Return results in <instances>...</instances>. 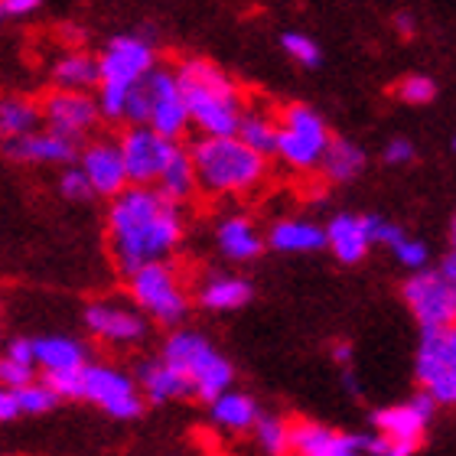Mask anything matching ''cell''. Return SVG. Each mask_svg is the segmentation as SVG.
<instances>
[{
	"instance_id": "1",
	"label": "cell",
	"mask_w": 456,
	"mask_h": 456,
	"mask_svg": "<svg viewBox=\"0 0 456 456\" xmlns=\"http://www.w3.org/2000/svg\"><path fill=\"white\" fill-rule=\"evenodd\" d=\"M186 222L180 202L167 200L157 186L127 183L108 206V248L124 277L153 261H170L183 245Z\"/></svg>"
},
{
	"instance_id": "2",
	"label": "cell",
	"mask_w": 456,
	"mask_h": 456,
	"mask_svg": "<svg viewBox=\"0 0 456 456\" xmlns=\"http://www.w3.org/2000/svg\"><path fill=\"white\" fill-rule=\"evenodd\" d=\"M176 72V86L183 92V105L190 114V127L202 137H228L238 127V114L245 108V92L225 69L202 56L183 59Z\"/></svg>"
},
{
	"instance_id": "3",
	"label": "cell",
	"mask_w": 456,
	"mask_h": 456,
	"mask_svg": "<svg viewBox=\"0 0 456 456\" xmlns=\"http://www.w3.org/2000/svg\"><path fill=\"white\" fill-rule=\"evenodd\" d=\"M200 192L209 196H248L265 186L267 157L251 151L235 134L228 137H202L190 147Z\"/></svg>"
},
{
	"instance_id": "4",
	"label": "cell",
	"mask_w": 456,
	"mask_h": 456,
	"mask_svg": "<svg viewBox=\"0 0 456 456\" xmlns=\"http://www.w3.org/2000/svg\"><path fill=\"white\" fill-rule=\"evenodd\" d=\"M46 381L59 391V398L88 401L98 411H105L108 418H118V420L141 418L143 404H147L137 379L121 369H114V365L86 362L82 369L66 371V375H53Z\"/></svg>"
},
{
	"instance_id": "5",
	"label": "cell",
	"mask_w": 456,
	"mask_h": 456,
	"mask_svg": "<svg viewBox=\"0 0 456 456\" xmlns=\"http://www.w3.org/2000/svg\"><path fill=\"white\" fill-rule=\"evenodd\" d=\"M160 355L190 381V395L200 401H212L216 395L232 388L235 369L232 362L212 346L200 330H183L173 326V333L163 342Z\"/></svg>"
},
{
	"instance_id": "6",
	"label": "cell",
	"mask_w": 456,
	"mask_h": 456,
	"mask_svg": "<svg viewBox=\"0 0 456 456\" xmlns=\"http://www.w3.org/2000/svg\"><path fill=\"white\" fill-rule=\"evenodd\" d=\"M124 121L147 124L157 134L180 141L190 131V114L183 105V92L176 86V72L163 66H153L147 76L131 86L127 105H124Z\"/></svg>"
},
{
	"instance_id": "7",
	"label": "cell",
	"mask_w": 456,
	"mask_h": 456,
	"mask_svg": "<svg viewBox=\"0 0 456 456\" xmlns=\"http://www.w3.org/2000/svg\"><path fill=\"white\" fill-rule=\"evenodd\" d=\"M127 294L147 320L170 326V330L180 326L190 314L186 277L170 261H153V265H143L134 274H127Z\"/></svg>"
},
{
	"instance_id": "8",
	"label": "cell",
	"mask_w": 456,
	"mask_h": 456,
	"mask_svg": "<svg viewBox=\"0 0 456 456\" xmlns=\"http://www.w3.org/2000/svg\"><path fill=\"white\" fill-rule=\"evenodd\" d=\"M437 411V401L428 391H418L411 401L391 404V408L375 411V434L365 437L362 453L369 456H414L420 440L428 434V424Z\"/></svg>"
},
{
	"instance_id": "9",
	"label": "cell",
	"mask_w": 456,
	"mask_h": 456,
	"mask_svg": "<svg viewBox=\"0 0 456 456\" xmlns=\"http://www.w3.org/2000/svg\"><path fill=\"white\" fill-rule=\"evenodd\" d=\"M281 118V131H277V151L274 157L284 163L287 170L294 173H314L320 170V160L330 143V127L320 114L310 105H287L284 111H277Z\"/></svg>"
},
{
	"instance_id": "10",
	"label": "cell",
	"mask_w": 456,
	"mask_h": 456,
	"mask_svg": "<svg viewBox=\"0 0 456 456\" xmlns=\"http://www.w3.org/2000/svg\"><path fill=\"white\" fill-rule=\"evenodd\" d=\"M414 379L437 408H456V323L420 336Z\"/></svg>"
},
{
	"instance_id": "11",
	"label": "cell",
	"mask_w": 456,
	"mask_h": 456,
	"mask_svg": "<svg viewBox=\"0 0 456 456\" xmlns=\"http://www.w3.org/2000/svg\"><path fill=\"white\" fill-rule=\"evenodd\" d=\"M401 297L424 333L456 323V281H450L440 267L437 271H428V267L411 271V277L401 287Z\"/></svg>"
},
{
	"instance_id": "12",
	"label": "cell",
	"mask_w": 456,
	"mask_h": 456,
	"mask_svg": "<svg viewBox=\"0 0 456 456\" xmlns=\"http://www.w3.org/2000/svg\"><path fill=\"white\" fill-rule=\"evenodd\" d=\"M157 66V49H153L151 37L141 33H121L111 37L98 56V72L102 82L98 86H114V88H131L137 86L151 69Z\"/></svg>"
},
{
	"instance_id": "13",
	"label": "cell",
	"mask_w": 456,
	"mask_h": 456,
	"mask_svg": "<svg viewBox=\"0 0 456 456\" xmlns=\"http://www.w3.org/2000/svg\"><path fill=\"white\" fill-rule=\"evenodd\" d=\"M176 143L180 141L163 137V134H157L147 124H131L118 137L127 183H134V186H153L157 176L163 173V167H167V160H170V153L176 151Z\"/></svg>"
},
{
	"instance_id": "14",
	"label": "cell",
	"mask_w": 456,
	"mask_h": 456,
	"mask_svg": "<svg viewBox=\"0 0 456 456\" xmlns=\"http://www.w3.org/2000/svg\"><path fill=\"white\" fill-rule=\"evenodd\" d=\"M39 111H43V124L49 131L72 137V141H82L102 121L95 95L92 92H72V88H53L39 102Z\"/></svg>"
},
{
	"instance_id": "15",
	"label": "cell",
	"mask_w": 456,
	"mask_h": 456,
	"mask_svg": "<svg viewBox=\"0 0 456 456\" xmlns=\"http://www.w3.org/2000/svg\"><path fill=\"white\" fill-rule=\"evenodd\" d=\"M86 326L95 339L108 346H137L147 339V316L121 300H95L86 306Z\"/></svg>"
},
{
	"instance_id": "16",
	"label": "cell",
	"mask_w": 456,
	"mask_h": 456,
	"mask_svg": "<svg viewBox=\"0 0 456 456\" xmlns=\"http://www.w3.org/2000/svg\"><path fill=\"white\" fill-rule=\"evenodd\" d=\"M78 167L82 173L88 176L92 183V190L95 196H118V192L127 186V170H124V157H121V147L118 141H108V137H98V141L86 143L82 151H78Z\"/></svg>"
},
{
	"instance_id": "17",
	"label": "cell",
	"mask_w": 456,
	"mask_h": 456,
	"mask_svg": "<svg viewBox=\"0 0 456 456\" xmlns=\"http://www.w3.org/2000/svg\"><path fill=\"white\" fill-rule=\"evenodd\" d=\"M0 151L7 153L10 160L17 163H39V167H53V163H76L78 160V141L62 137V134L49 131V127H37V131L4 141Z\"/></svg>"
},
{
	"instance_id": "18",
	"label": "cell",
	"mask_w": 456,
	"mask_h": 456,
	"mask_svg": "<svg viewBox=\"0 0 456 456\" xmlns=\"http://www.w3.org/2000/svg\"><path fill=\"white\" fill-rule=\"evenodd\" d=\"M137 385H141V395L151 404H170V401L192 398L190 395V381L183 379L180 371L173 369L170 362L157 355V359H143L137 365Z\"/></svg>"
},
{
	"instance_id": "19",
	"label": "cell",
	"mask_w": 456,
	"mask_h": 456,
	"mask_svg": "<svg viewBox=\"0 0 456 456\" xmlns=\"http://www.w3.org/2000/svg\"><path fill=\"white\" fill-rule=\"evenodd\" d=\"M33 359H37V369L46 379H53V375L82 369L88 362V349L86 342L72 339V336H39L33 339Z\"/></svg>"
},
{
	"instance_id": "20",
	"label": "cell",
	"mask_w": 456,
	"mask_h": 456,
	"mask_svg": "<svg viewBox=\"0 0 456 456\" xmlns=\"http://www.w3.org/2000/svg\"><path fill=\"white\" fill-rule=\"evenodd\" d=\"M326 248L333 251V257L342 261V265H359L371 248L365 219H362V216H352V212L333 216V222L326 225Z\"/></svg>"
},
{
	"instance_id": "21",
	"label": "cell",
	"mask_w": 456,
	"mask_h": 456,
	"mask_svg": "<svg viewBox=\"0 0 456 456\" xmlns=\"http://www.w3.org/2000/svg\"><path fill=\"white\" fill-rule=\"evenodd\" d=\"M216 245L228 261H255L265 251V235L257 232V225L248 216H225L216 228Z\"/></svg>"
},
{
	"instance_id": "22",
	"label": "cell",
	"mask_w": 456,
	"mask_h": 456,
	"mask_svg": "<svg viewBox=\"0 0 456 456\" xmlns=\"http://www.w3.org/2000/svg\"><path fill=\"white\" fill-rule=\"evenodd\" d=\"M277 131H281V118H277V111L245 102V108H241V114H238V127H235L238 141H245L251 151L265 153V157H274Z\"/></svg>"
},
{
	"instance_id": "23",
	"label": "cell",
	"mask_w": 456,
	"mask_h": 456,
	"mask_svg": "<svg viewBox=\"0 0 456 456\" xmlns=\"http://www.w3.org/2000/svg\"><path fill=\"white\" fill-rule=\"evenodd\" d=\"M265 241L284 255H310V251L326 248V228L310 219H281L271 225Z\"/></svg>"
},
{
	"instance_id": "24",
	"label": "cell",
	"mask_w": 456,
	"mask_h": 456,
	"mask_svg": "<svg viewBox=\"0 0 456 456\" xmlns=\"http://www.w3.org/2000/svg\"><path fill=\"white\" fill-rule=\"evenodd\" d=\"M251 284L238 274H209L196 290L200 306L212 310V314H228V310H241L251 300Z\"/></svg>"
},
{
	"instance_id": "25",
	"label": "cell",
	"mask_w": 456,
	"mask_h": 456,
	"mask_svg": "<svg viewBox=\"0 0 456 456\" xmlns=\"http://www.w3.org/2000/svg\"><path fill=\"white\" fill-rule=\"evenodd\" d=\"M157 190L167 196V200L173 202H190L196 192H200V180H196V167H192V157L186 147H180L176 143V151L170 153V160H167V167H163V173L157 176V183H153Z\"/></svg>"
},
{
	"instance_id": "26",
	"label": "cell",
	"mask_w": 456,
	"mask_h": 456,
	"mask_svg": "<svg viewBox=\"0 0 456 456\" xmlns=\"http://www.w3.org/2000/svg\"><path fill=\"white\" fill-rule=\"evenodd\" d=\"M209 414L222 430L241 434V430L255 428V420H257V414H261V411H257V404H255V398H251V395L228 388V391H222V395H216V398L209 401Z\"/></svg>"
},
{
	"instance_id": "27",
	"label": "cell",
	"mask_w": 456,
	"mask_h": 456,
	"mask_svg": "<svg viewBox=\"0 0 456 456\" xmlns=\"http://www.w3.org/2000/svg\"><path fill=\"white\" fill-rule=\"evenodd\" d=\"M53 82H56V88L92 92V88H98V82H102L98 56H92L86 49H69L66 56L56 59V66H53Z\"/></svg>"
},
{
	"instance_id": "28",
	"label": "cell",
	"mask_w": 456,
	"mask_h": 456,
	"mask_svg": "<svg viewBox=\"0 0 456 456\" xmlns=\"http://www.w3.org/2000/svg\"><path fill=\"white\" fill-rule=\"evenodd\" d=\"M365 170V151L346 137H330L326 153L320 160V173L326 183H352Z\"/></svg>"
},
{
	"instance_id": "29",
	"label": "cell",
	"mask_w": 456,
	"mask_h": 456,
	"mask_svg": "<svg viewBox=\"0 0 456 456\" xmlns=\"http://www.w3.org/2000/svg\"><path fill=\"white\" fill-rule=\"evenodd\" d=\"M43 124V111L37 102L23 95H0V143L23 137Z\"/></svg>"
},
{
	"instance_id": "30",
	"label": "cell",
	"mask_w": 456,
	"mask_h": 456,
	"mask_svg": "<svg viewBox=\"0 0 456 456\" xmlns=\"http://www.w3.org/2000/svg\"><path fill=\"white\" fill-rule=\"evenodd\" d=\"M346 437L349 434L316 424V420H297V424H290V453H314V450L339 447Z\"/></svg>"
},
{
	"instance_id": "31",
	"label": "cell",
	"mask_w": 456,
	"mask_h": 456,
	"mask_svg": "<svg viewBox=\"0 0 456 456\" xmlns=\"http://www.w3.org/2000/svg\"><path fill=\"white\" fill-rule=\"evenodd\" d=\"M255 440L267 456H290V424L277 414H257Z\"/></svg>"
},
{
	"instance_id": "32",
	"label": "cell",
	"mask_w": 456,
	"mask_h": 456,
	"mask_svg": "<svg viewBox=\"0 0 456 456\" xmlns=\"http://www.w3.org/2000/svg\"><path fill=\"white\" fill-rule=\"evenodd\" d=\"M13 395H17V408H20V414H49V411L56 408L59 401V391L49 385L46 379L39 381V379H33V381H27V385H20V388H13Z\"/></svg>"
},
{
	"instance_id": "33",
	"label": "cell",
	"mask_w": 456,
	"mask_h": 456,
	"mask_svg": "<svg viewBox=\"0 0 456 456\" xmlns=\"http://www.w3.org/2000/svg\"><path fill=\"white\" fill-rule=\"evenodd\" d=\"M395 98H398L401 105H411V108L430 105L437 98V82L430 76H404L395 86Z\"/></svg>"
},
{
	"instance_id": "34",
	"label": "cell",
	"mask_w": 456,
	"mask_h": 456,
	"mask_svg": "<svg viewBox=\"0 0 456 456\" xmlns=\"http://www.w3.org/2000/svg\"><path fill=\"white\" fill-rule=\"evenodd\" d=\"M281 46H284V53L294 59V62H300V66H306V69H316L320 66V59H323L320 46H316L306 33H284Z\"/></svg>"
},
{
	"instance_id": "35",
	"label": "cell",
	"mask_w": 456,
	"mask_h": 456,
	"mask_svg": "<svg viewBox=\"0 0 456 456\" xmlns=\"http://www.w3.org/2000/svg\"><path fill=\"white\" fill-rule=\"evenodd\" d=\"M59 192H62V200H69V202H88L95 196L92 183H88V176L82 173L78 163L76 167L69 163L66 170H62V176H59Z\"/></svg>"
},
{
	"instance_id": "36",
	"label": "cell",
	"mask_w": 456,
	"mask_h": 456,
	"mask_svg": "<svg viewBox=\"0 0 456 456\" xmlns=\"http://www.w3.org/2000/svg\"><path fill=\"white\" fill-rule=\"evenodd\" d=\"M37 379V365H29V362H20L13 355H0V385H7V388H20V385H27V381Z\"/></svg>"
},
{
	"instance_id": "37",
	"label": "cell",
	"mask_w": 456,
	"mask_h": 456,
	"mask_svg": "<svg viewBox=\"0 0 456 456\" xmlns=\"http://www.w3.org/2000/svg\"><path fill=\"white\" fill-rule=\"evenodd\" d=\"M391 251H395V257H398L408 271H420V267H428V261H430L428 245H424V241H418V238H408V235L401 238Z\"/></svg>"
},
{
	"instance_id": "38",
	"label": "cell",
	"mask_w": 456,
	"mask_h": 456,
	"mask_svg": "<svg viewBox=\"0 0 456 456\" xmlns=\"http://www.w3.org/2000/svg\"><path fill=\"white\" fill-rule=\"evenodd\" d=\"M365 219V228H369V238L371 245H388L395 248L404 238V228L395 225V222H385L381 216H362Z\"/></svg>"
},
{
	"instance_id": "39",
	"label": "cell",
	"mask_w": 456,
	"mask_h": 456,
	"mask_svg": "<svg viewBox=\"0 0 456 456\" xmlns=\"http://www.w3.org/2000/svg\"><path fill=\"white\" fill-rule=\"evenodd\" d=\"M43 7V0H0V27L4 23H13V20H23L29 13H37Z\"/></svg>"
},
{
	"instance_id": "40",
	"label": "cell",
	"mask_w": 456,
	"mask_h": 456,
	"mask_svg": "<svg viewBox=\"0 0 456 456\" xmlns=\"http://www.w3.org/2000/svg\"><path fill=\"white\" fill-rule=\"evenodd\" d=\"M362 444H365V437H359V434H349L339 447L314 450V453H294V456H362Z\"/></svg>"
},
{
	"instance_id": "41",
	"label": "cell",
	"mask_w": 456,
	"mask_h": 456,
	"mask_svg": "<svg viewBox=\"0 0 456 456\" xmlns=\"http://www.w3.org/2000/svg\"><path fill=\"white\" fill-rule=\"evenodd\" d=\"M414 143L404 141V137H395V141L385 147V163H391V167H401V163H411L414 160Z\"/></svg>"
},
{
	"instance_id": "42",
	"label": "cell",
	"mask_w": 456,
	"mask_h": 456,
	"mask_svg": "<svg viewBox=\"0 0 456 456\" xmlns=\"http://www.w3.org/2000/svg\"><path fill=\"white\" fill-rule=\"evenodd\" d=\"M13 418H20L17 395H13V388L0 385V424H7V420H13Z\"/></svg>"
},
{
	"instance_id": "43",
	"label": "cell",
	"mask_w": 456,
	"mask_h": 456,
	"mask_svg": "<svg viewBox=\"0 0 456 456\" xmlns=\"http://www.w3.org/2000/svg\"><path fill=\"white\" fill-rule=\"evenodd\" d=\"M7 355H13V359H20V362H29V365H37V359H33V339H13V342H7Z\"/></svg>"
},
{
	"instance_id": "44",
	"label": "cell",
	"mask_w": 456,
	"mask_h": 456,
	"mask_svg": "<svg viewBox=\"0 0 456 456\" xmlns=\"http://www.w3.org/2000/svg\"><path fill=\"white\" fill-rule=\"evenodd\" d=\"M330 352H333V359L339 362V365H349V362H352V346H349V342H333V349H330Z\"/></svg>"
},
{
	"instance_id": "45",
	"label": "cell",
	"mask_w": 456,
	"mask_h": 456,
	"mask_svg": "<svg viewBox=\"0 0 456 456\" xmlns=\"http://www.w3.org/2000/svg\"><path fill=\"white\" fill-rule=\"evenodd\" d=\"M395 27L401 29V37H414V17H408V13H398V17H395Z\"/></svg>"
},
{
	"instance_id": "46",
	"label": "cell",
	"mask_w": 456,
	"mask_h": 456,
	"mask_svg": "<svg viewBox=\"0 0 456 456\" xmlns=\"http://www.w3.org/2000/svg\"><path fill=\"white\" fill-rule=\"evenodd\" d=\"M440 271H444V274H447L450 281H456V248L450 251L447 257H444V265H440Z\"/></svg>"
},
{
	"instance_id": "47",
	"label": "cell",
	"mask_w": 456,
	"mask_h": 456,
	"mask_svg": "<svg viewBox=\"0 0 456 456\" xmlns=\"http://www.w3.org/2000/svg\"><path fill=\"white\" fill-rule=\"evenodd\" d=\"M450 245L456 248V216H453V222H450Z\"/></svg>"
},
{
	"instance_id": "48",
	"label": "cell",
	"mask_w": 456,
	"mask_h": 456,
	"mask_svg": "<svg viewBox=\"0 0 456 456\" xmlns=\"http://www.w3.org/2000/svg\"><path fill=\"white\" fill-rule=\"evenodd\" d=\"M453 151H456V137H453Z\"/></svg>"
}]
</instances>
